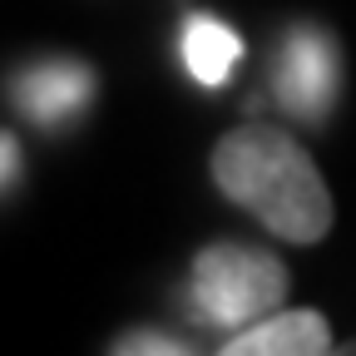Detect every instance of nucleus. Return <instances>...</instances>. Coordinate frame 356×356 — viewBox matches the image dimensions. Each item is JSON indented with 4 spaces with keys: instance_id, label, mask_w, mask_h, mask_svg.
I'll use <instances>...</instances> for the list:
<instances>
[{
    "instance_id": "f257e3e1",
    "label": "nucleus",
    "mask_w": 356,
    "mask_h": 356,
    "mask_svg": "<svg viewBox=\"0 0 356 356\" xmlns=\"http://www.w3.org/2000/svg\"><path fill=\"white\" fill-rule=\"evenodd\" d=\"M208 168H213V184L277 238L302 243V248L327 238L332 193L312 154L292 134L267 129V124H243L218 139Z\"/></svg>"
},
{
    "instance_id": "f03ea898",
    "label": "nucleus",
    "mask_w": 356,
    "mask_h": 356,
    "mask_svg": "<svg viewBox=\"0 0 356 356\" xmlns=\"http://www.w3.org/2000/svg\"><path fill=\"white\" fill-rule=\"evenodd\" d=\"M287 287H292V277L273 252L243 248V243H213L193 257L188 302L203 322H213L222 332H243L262 317H273Z\"/></svg>"
},
{
    "instance_id": "7ed1b4c3",
    "label": "nucleus",
    "mask_w": 356,
    "mask_h": 356,
    "mask_svg": "<svg viewBox=\"0 0 356 356\" xmlns=\"http://www.w3.org/2000/svg\"><path fill=\"white\" fill-rule=\"evenodd\" d=\"M341 89V55L322 25H297L277 55V99L287 114L322 124Z\"/></svg>"
},
{
    "instance_id": "20e7f679",
    "label": "nucleus",
    "mask_w": 356,
    "mask_h": 356,
    "mask_svg": "<svg viewBox=\"0 0 356 356\" xmlns=\"http://www.w3.org/2000/svg\"><path fill=\"white\" fill-rule=\"evenodd\" d=\"M99 89V74L89 70L84 60L74 55H60V60H40L30 70H20L10 79V95H15V109L25 119H35L40 129H60L70 124Z\"/></svg>"
},
{
    "instance_id": "39448f33",
    "label": "nucleus",
    "mask_w": 356,
    "mask_h": 356,
    "mask_svg": "<svg viewBox=\"0 0 356 356\" xmlns=\"http://www.w3.org/2000/svg\"><path fill=\"white\" fill-rule=\"evenodd\" d=\"M332 351V327L322 312H273L243 332H233L222 341V356H327Z\"/></svg>"
},
{
    "instance_id": "423d86ee",
    "label": "nucleus",
    "mask_w": 356,
    "mask_h": 356,
    "mask_svg": "<svg viewBox=\"0 0 356 356\" xmlns=\"http://www.w3.org/2000/svg\"><path fill=\"white\" fill-rule=\"evenodd\" d=\"M238 60H243V40L222 20H213V15H193L188 20V30H184V65H188V74L198 84H208V89L228 84Z\"/></svg>"
},
{
    "instance_id": "0eeeda50",
    "label": "nucleus",
    "mask_w": 356,
    "mask_h": 356,
    "mask_svg": "<svg viewBox=\"0 0 356 356\" xmlns=\"http://www.w3.org/2000/svg\"><path fill=\"white\" fill-rule=\"evenodd\" d=\"M114 351H119V356H134V351H163V356H184L188 346H184V341H173V337H159V332H134V337L114 341Z\"/></svg>"
},
{
    "instance_id": "6e6552de",
    "label": "nucleus",
    "mask_w": 356,
    "mask_h": 356,
    "mask_svg": "<svg viewBox=\"0 0 356 356\" xmlns=\"http://www.w3.org/2000/svg\"><path fill=\"white\" fill-rule=\"evenodd\" d=\"M15 173H20V144H15V134L0 129V188L15 184Z\"/></svg>"
}]
</instances>
